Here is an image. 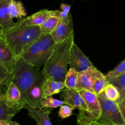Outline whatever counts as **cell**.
I'll list each match as a JSON object with an SVG mask.
<instances>
[{
    "instance_id": "6da1fadb",
    "label": "cell",
    "mask_w": 125,
    "mask_h": 125,
    "mask_svg": "<svg viewBox=\"0 0 125 125\" xmlns=\"http://www.w3.org/2000/svg\"><path fill=\"white\" fill-rule=\"evenodd\" d=\"M73 43L74 32L65 40L56 45L43 65L42 74L44 79L64 82L68 72L70 50Z\"/></svg>"
},
{
    "instance_id": "7a4b0ae2",
    "label": "cell",
    "mask_w": 125,
    "mask_h": 125,
    "mask_svg": "<svg viewBox=\"0 0 125 125\" xmlns=\"http://www.w3.org/2000/svg\"><path fill=\"white\" fill-rule=\"evenodd\" d=\"M2 34L17 60L23 51L42 35L40 27L26 25L23 23L21 19L16 22L14 26Z\"/></svg>"
},
{
    "instance_id": "3957f363",
    "label": "cell",
    "mask_w": 125,
    "mask_h": 125,
    "mask_svg": "<svg viewBox=\"0 0 125 125\" xmlns=\"http://www.w3.org/2000/svg\"><path fill=\"white\" fill-rule=\"evenodd\" d=\"M56 45L51 34H42L39 39L23 51L19 59L39 70L45 64Z\"/></svg>"
},
{
    "instance_id": "277c9868",
    "label": "cell",
    "mask_w": 125,
    "mask_h": 125,
    "mask_svg": "<svg viewBox=\"0 0 125 125\" xmlns=\"http://www.w3.org/2000/svg\"><path fill=\"white\" fill-rule=\"evenodd\" d=\"M42 77V73L39 70L26 63L21 59H18L10 82L14 83L20 91L22 104L28 91Z\"/></svg>"
},
{
    "instance_id": "5b68a950",
    "label": "cell",
    "mask_w": 125,
    "mask_h": 125,
    "mask_svg": "<svg viewBox=\"0 0 125 125\" xmlns=\"http://www.w3.org/2000/svg\"><path fill=\"white\" fill-rule=\"evenodd\" d=\"M101 108V114L97 120L118 125H125L118 104L98 95Z\"/></svg>"
},
{
    "instance_id": "8992f818",
    "label": "cell",
    "mask_w": 125,
    "mask_h": 125,
    "mask_svg": "<svg viewBox=\"0 0 125 125\" xmlns=\"http://www.w3.org/2000/svg\"><path fill=\"white\" fill-rule=\"evenodd\" d=\"M69 65L70 68H73L78 73L84 72L94 67L92 62L83 53L74 42L72 45L70 50Z\"/></svg>"
},
{
    "instance_id": "52a82bcc",
    "label": "cell",
    "mask_w": 125,
    "mask_h": 125,
    "mask_svg": "<svg viewBox=\"0 0 125 125\" xmlns=\"http://www.w3.org/2000/svg\"><path fill=\"white\" fill-rule=\"evenodd\" d=\"M18 60L7 44L3 34H0V64L12 75Z\"/></svg>"
},
{
    "instance_id": "ba28073f",
    "label": "cell",
    "mask_w": 125,
    "mask_h": 125,
    "mask_svg": "<svg viewBox=\"0 0 125 125\" xmlns=\"http://www.w3.org/2000/svg\"><path fill=\"white\" fill-rule=\"evenodd\" d=\"M44 78L39 79L30 89L23 101V108H43L42 107V84Z\"/></svg>"
},
{
    "instance_id": "9c48e42d",
    "label": "cell",
    "mask_w": 125,
    "mask_h": 125,
    "mask_svg": "<svg viewBox=\"0 0 125 125\" xmlns=\"http://www.w3.org/2000/svg\"><path fill=\"white\" fill-rule=\"evenodd\" d=\"M84 99L88 108L87 114L94 119H98L101 114V108L98 95L84 89H77ZM86 113V112H85Z\"/></svg>"
},
{
    "instance_id": "30bf717a",
    "label": "cell",
    "mask_w": 125,
    "mask_h": 125,
    "mask_svg": "<svg viewBox=\"0 0 125 125\" xmlns=\"http://www.w3.org/2000/svg\"><path fill=\"white\" fill-rule=\"evenodd\" d=\"M73 32V24L72 14L65 21L59 20L55 29L51 33L55 43H60L68 39Z\"/></svg>"
},
{
    "instance_id": "8fae6325",
    "label": "cell",
    "mask_w": 125,
    "mask_h": 125,
    "mask_svg": "<svg viewBox=\"0 0 125 125\" xmlns=\"http://www.w3.org/2000/svg\"><path fill=\"white\" fill-rule=\"evenodd\" d=\"M62 97L63 103L74 109H78L84 112H88V108L84 99L77 89H67L63 91Z\"/></svg>"
},
{
    "instance_id": "7c38bea8",
    "label": "cell",
    "mask_w": 125,
    "mask_h": 125,
    "mask_svg": "<svg viewBox=\"0 0 125 125\" xmlns=\"http://www.w3.org/2000/svg\"><path fill=\"white\" fill-rule=\"evenodd\" d=\"M104 74L94 67L79 73V79L77 89H84L93 92L92 86L96 79L102 76Z\"/></svg>"
},
{
    "instance_id": "4fadbf2b",
    "label": "cell",
    "mask_w": 125,
    "mask_h": 125,
    "mask_svg": "<svg viewBox=\"0 0 125 125\" xmlns=\"http://www.w3.org/2000/svg\"><path fill=\"white\" fill-rule=\"evenodd\" d=\"M23 108L21 103H12L4 96L0 97V120L10 122L12 118Z\"/></svg>"
},
{
    "instance_id": "5bb4252c",
    "label": "cell",
    "mask_w": 125,
    "mask_h": 125,
    "mask_svg": "<svg viewBox=\"0 0 125 125\" xmlns=\"http://www.w3.org/2000/svg\"><path fill=\"white\" fill-rule=\"evenodd\" d=\"M12 0H0V28L5 32L14 26L16 22L13 21L9 12V6Z\"/></svg>"
},
{
    "instance_id": "9a60e30c",
    "label": "cell",
    "mask_w": 125,
    "mask_h": 125,
    "mask_svg": "<svg viewBox=\"0 0 125 125\" xmlns=\"http://www.w3.org/2000/svg\"><path fill=\"white\" fill-rule=\"evenodd\" d=\"M28 115L36 122L37 125H52L49 115L50 111L47 108L27 107Z\"/></svg>"
},
{
    "instance_id": "2e32d148",
    "label": "cell",
    "mask_w": 125,
    "mask_h": 125,
    "mask_svg": "<svg viewBox=\"0 0 125 125\" xmlns=\"http://www.w3.org/2000/svg\"><path fill=\"white\" fill-rule=\"evenodd\" d=\"M64 88L65 85L63 82L44 79L42 84V99L44 100L54 94H59Z\"/></svg>"
},
{
    "instance_id": "e0dca14e",
    "label": "cell",
    "mask_w": 125,
    "mask_h": 125,
    "mask_svg": "<svg viewBox=\"0 0 125 125\" xmlns=\"http://www.w3.org/2000/svg\"><path fill=\"white\" fill-rule=\"evenodd\" d=\"M50 16L51 10L48 9H42L24 19H21V20L23 23L26 25L40 27Z\"/></svg>"
},
{
    "instance_id": "ac0fdd59",
    "label": "cell",
    "mask_w": 125,
    "mask_h": 125,
    "mask_svg": "<svg viewBox=\"0 0 125 125\" xmlns=\"http://www.w3.org/2000/svg\"><path fill=\"white\" fill-rule=\"evenodd\" d=\"M10 15L12 18H15L21 20L22 17H26V11L20 1L12 0L9 6Z\"/></svg>"
},
{
    "instance_id": "d6986e66",
    "label": "cell",
    "mask_w": 125,
    "mask_h": 125,
    "mask_svg": "<svg viewBox=\"0 0 125 125\" xmlns=\"http://www.w3.org/2000/svg\"><path fill=\"white\" fill-rule=\"evenodd\" d=\"M6 86L7 89L5 94L6 98L12 103H21V94L17 85L12 82H10Z\"/></svg>"
},
{
    "instance_id": "ffe728a7",
    "label": "cell",
    "mask_w": 125,
    "mask_h": 125,
    "mask_svg": "<svg viewBox=\"0 0 125 125\" xmlns=\"http://www.w3.org/2000/svg\"><path fill=\"white\" fill-rule=\"evenodd\" d=\"M77 122L79 125H118L113 123L100 122L92 118L87 114L81 111H79V114L77 117Z\"/></svg>"
},
{
    "instance_id": "44dd1931",
    "label": "cell",
    "mask_w": 125,
    "mask_h": 125,
    "mask_svg": "<svg viewBox=\"0 0 125 125\" xmlns=\"http://www.w3.org/2000/svg\"><path fill=\"white\" fill-rule=\"evenodd\" d=\"M79 79V73L73 68H70L66 74L64 80L65 88L67 89H77Z\"/></svg>"
},
{
    "instance_id": "7402d4cb",
    "label": "cell",
    "mask_w": 125,
    "mask_h": 125,
    "mask_svg": "<svg viewBox=\"0 0 125 125\" xmlns=\"http://www.w3.org/2000/svg\"><path fill=\"white\" fill-rule=\"evenodd\" d=\"M98 95L106 100L112 101H117L120 97V92L114 85L108 83L102 92Z\"/></svg>"
},
{
    "instance_id": "603a6c76",
    "label": "cell",
    "mask_w": 125,
    "mask_h": 125,
    "mask_svg": "<svg viewBox=\"0 0 125 125\" xmlns=\"http://www.w3.org/2000/svg\"><path fill=\"white\" fill-rule=\"evenodd\" d=\"M59 21V17L56 16H50L42 26H40V31L42 34L46 35L51 34L52 31L55 29Z\"/></svg>"
},
{
    "instance_id": "cb8c5ba5",
    "label": "cell",
    "mask_w": 125,
    "mask_h": 125,
    "mask_svg": "<svg viewBox=\"0 0 125 125\" xmlns=\"http://www.w3.org/2000/svg\"><path fill=\"white\" fill-rule=\"evenodd\" d=\"M125 73V59L123 60L122 62H121L114 69L109 72L107 74H104V78L106 80L109 81L110 79H113V78H117L122 75Z\"/></svg>"
},
{
    "instance_id": "d4e9b609",
    "label": "cell",
    "mask_w": 125,
    "mask_h": 125,
    "mask_svg": "<svg viewBox=\"0 0 125 125\" xmlns=\"http://www.w3.org/2000/svg\"><path fill=\"white\" fill-rule=\"evenodd\" d=\"M64 104L63 101L59 100H56L52 96H49L46 98L44 99L42 101V107L43 108H57L61 107Z\"/></svg>"
},
{
    "instance_id": "484cf974",
    "label": "cell",
    "mask_w": 125,
    "mask_h": 125,
    "mask_svg": "<svg viewBox=\"0 0 125 125\" xmlns=\"http://www.w3.org/2000/svg\"><path fill=\"white\" fill-rule=\"evenodd\" d=\"M107 84H108V82L104 78V75L100 77L94 82V85L92 86L93 92L96 95H98L99 94L102 92L103 89H104V87Z\"/></svg>"
},
{
    "instance_id": "4316f807",
    "label": "cell",
    "mask_w": 125,
    "mask_h": 125,
    "mask_svg": "<svg viewBox=\"0 0 125 125\" xmlns=\"http://www.w3.org/2000/svg\"><path fill=\"white\" fill-rule=\"evenodd\" d=\"M108 83L114 85L120 92L125 87V73L120 76L110 79Z\"/></svg>"
},
{
    "instance_id": "83f0119b",
    "label": "cell",
    "mask_w": 125,
    "mask_h": 125,
    "mask_svg": "<svg viewBox=\"0 0 125 125\" xmlns=\"http://www.w3.org/2000/svg\"><path fill=\"white\" fill-rule=\"evenodd\" d=\"M74 109L68 105H62L60 107L58 112V115L62 119H65L70 117L73 114V110Z\"/></svg>"
},
{
    "instance_id": "f1b7e54d",
    "label": "cell",
    "mask_w": 125,
    "mask_h": 125,
    "mask_svg": "<svg viewBox=\"0 0 125 125\" xmlns=\"http://www.w3.org/2000/svg\"><path fill=\"white\" fill-rule=\"evenodd\" d=\"M11 74L4 67L0 64V85H7L10 83Z\"/></svg>"
},
{
    "instance_id": "f546056e",
    "label": "cell",
    "mask_w": 125,
    "mask_h": 125,
    "mask_svg": "<svg viewBox=\"0 0 125 125\" xmlns=\"http://www.w3.org/2000/svg\"><path fill=\"white\" fill-rule=\"evenodd\" d=\"M61 14L59 17V20L65 21L68 19L70 14L71 6L67 4L62 3L61 4Z\"/></svg>"
},
{
    "instance_id": "4dcf8cb0",
    "label": "cell",
    "mask_w": 125,
    "mask_h": 125,
    "mask_svg": "<svg viewBox=\"0 0 125 125\" xmlns=\"http://www.w3.org/2000/svg\"><path fill=\"white\" fill-rule=\"evenodd\" d=\"M119 92L120 97L115 102H117V103L118 104L120 110H122L125 109V87Z\"/></svg>"
},
{
    "instance_id": "1f68e13d",
    "label": "cell",
    "mask_w": 125,
    "mask_h": 125,
    "mask_svg": "<svg viewBox=\"0 0 125 125\" xmlns=\"http://www.w3.org/2000/svg\"><path fill=\"white\" fill-rule=\"evenodd\" d=\"M4 85H0V97L2 96H4L5 94H6V90L4 88Z\"/></svg>"
},
{
    "instance_id": "d6a6232c",
    "label": "cell",
    "mask_w": 125,
    "mask_h": 125,
    "mask_svg": "<svg viewBox=\"0 0 125 125\" xmlns=\"http://www.w3.org/2000/svg\"><path fill=\"white\" fill-rule=\"evenodd\" d=\"M0 125H9V122L2 120H0Z\"/></svg>"
},
{
    "instance_id": "836d02e7",
    "label": "cell",
    "mask_w": 125,
    "mask_h": 125,
    "mask_svg": "<svg viewBox=\"0 0 125 125\" xmlns=\"http://www.w3.org/2000/svg\"><path fill=\"white\" fill-rule=\"evenodd\" d=\"M120 112H121V114H122V117H123V120H124L125 123V109H124L120 110Z\"/></svg>"
},
{
    "instance_id": "e575fe53",
    "label": "cell",
    "mask_w": 125,
    "mask_h": 125,
    "mask_svg": "<svg viewBox=\"0 0 125 125\" xmlns=\"http://www.w3.org/2000/svg\"><path fill=\"white\" fill-rule=\"evenodd\" d=\"M9 125H20L18 122H13V121H10L9 122Z\"/></svg>"
},
{
    "instance_id": "d590c367",
    "label": "cell",
    "mask_w": 125,
    "mask_h": 125,
    "mask_svg": "<svg viewBox=\"0 0 125 125\" xmlns=\"http://www.w3.org/2000/svg\"><path fill=\"white\" fill-rule=\"evenodd\" d=\"M1 33H2V29H1V28H0V34H1Z\"/></svg>"
}]
</instances>
